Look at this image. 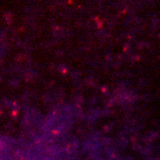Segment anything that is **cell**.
Masks as SVG:
<instances>
[]
</instances>
